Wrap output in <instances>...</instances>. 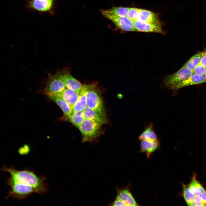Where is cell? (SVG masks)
Segmentation results:
<instances>
[{"mask_svg":"<svg viewBox=\"0 0 206 206\" xmlns=\"http://www.w3.org/2000/svg\"><path fill=\"white\" fill-rule=\"evenodd\" d=\"M3 171L9 173L14 181L34 188L37 193L44 194L47 191L44 178L37 176L33 172L27 170H18L13 167H3Z\"/></svg>","mask_w":206,"mask_h":206,"instance_id":"cell-1","label":"cell"},{"mask_svg":"<svg viewBox=\"0 0 206 206\" xmlns=\"http://www.w3.org/2000/svg\"><path fill=\"white\" fill-rule=\"evenodd\" d=\"M7 183L10 187L7 197L11 196L19 199H24L33 193H37L33 187L13 180L10 177L7 179Z\"/></svg>","mask_w":206,"mask_h":206,"instance_id":"cell-2","label":"cell"},{"mask_svg":"<svg viewBox=\"0 0 206 206\" xmlns=\"http://www.w3.org/2000/svg\"><path fill=\"white\" fill-rule=\"evenodd\" d=\"M102 125L94 121L85 119L78 127L84 142L91 141L98 137Z\"/></svg>","mask_w":206,"mask_h":206,"instance_id":"cell-3","label":"cell"},{"mask_svg":"<svg viewBox=\"0 0 206 206\" xmlns=\"http://www.w3.org/2000/svg\"><path fill=\"white\" fill-rule=\"evenodd\" d=\"M96 86L89 89L86 95V106L93 110L106 119L103 102L100 94L96 89Z\"/></svg>","mask_w":206,"mask_h":206,"instance_id":"cell-4","label":"cell"},{"mask_svg":"<svg viewBox=\"0 0 206 206\" xmlns=\"http://www.w3.org/2000/svg\"><path fill=\"white\" fill-rule=\"evenodd\" d=\"M66 88L61 72L55 75L49 74L44 89V93L48 96L55 95Z\"/></svg>","mask_w":206,"mask_h":206,"instance_id":"cell-5","label":"cell"},{"mask_svg":"<svg viewBox=\"0 0 206 206\" xmlns=\"http://www.w3.org/2000/svg\"><path fill=\"white\" fill-rule=\"evenodd\" d=\"M193 71L183 66L175 73L167 76L164 79L165 87L169 88L188 78L193 74Z\"/></svg>","mask_w":206,"mask_h":206,"instance_id":"cell-6","label":"cell"},{"mask_svg":"<svg viewBox=\"0 0 206 206\" xmlns=\"http://www.w3.org/2000/svg\"><path fill=\"white\" fill-rule=\"evenodd\" d=\"M103 15L122 30L125 31H137L133 22L127 16L119 17L107 14Z\"/></svg>","mask_w":206,"mask_h":206,"instance_id":"cell-7","label":"cell"},{"mask_svg":"<svg viewBox=\"0 0 206 206\" xmlns=\"http://www.w3.org/2000/svg\"><path fill=\"white\" fill-rule=\"evenodd\" d=\"M133 23L137 31L165 34V32L162 29L161 23H150L138 20L134 21Z\"/></svg>","mask_w":206,"mask_h":206,"instance_id":"cell-8","label":"cell"},{"mask_svg":"<svg viewBox=\"0 0 206 206\" xmlns=\"http://www.w3.org/2000/svg\"><path fill=\"white\" fill-rule=\"evenodd\" d=\"M205 82L203 75L193 74L188 78L171 86L169 88L172 90H176L187 86L200 84Z\"/></svg>","mask_w":206,"mask_h":206,"instance_id":"cell-9","label":"cell"},{"mask_svg":"<svg viewBox=\"0 0 206 206\" xmlns=\"http://www.w3.org/2000/svg\"><path fill=\"white\" fill-rule=\"evenodd\" d=\"M96 86L94 84L83 85L77 102L72 107V112L82 111L86 108L87 92L89 89Z\"/></svg>","mask_w":206,"mask_h":206,"instance_id":"cell-10","label":"cell"},{"mask_svg":"<svg viewBox=\"0 0 206 206\" xmlns=\"http://www.w3.org/2000/svg\"><path fill=\"white\" fill-rule=\"evenodd\" d=\"M66 88L77 91L80 93L83 85L73 77L68 71H61Z\"/></svg>","mask_w":206,"mask_h":206,"instance_id":"cell-11","label":"cell"},{"mask_svg":"<svg viewBox=\"0 0 206 206\" xmlns=\"http://www.w3.org/2000/svg\"><path fill=\"white\" fill-rule=\"evenodd\" d=\"M140 141V151L145 153L148 158L160 147V142L159 139L154 140H142Z\"/></svg>","mask_w":206,"mask_h":206,"instance_id":"cell-12","label":"cell"},{"mask_svg":"<svg viewBox=\"0 0 206 206\" xmlns=\"http://www.w3.org/2000/svg\"><path fill=\"white\" fill-rule=\"evenodd\" d=\"M137 20L150 23H161L157 14L143 9H139Z\"/></svg>","mask_w":206,"mask_h":206,"instance_id":"cell-13","label":"cell"},{"mask_svg":"<svg viewBox=\"0 0 206 206\" xmlns=\"http://www.w3.org/2000/svg\"><path fill=\"white\" fill-rule=\"evenodd\" d=\"M79 95L80 93L77 91L66 88L62 92L53 96L61 97L72 108V107L77 102Z\"/></svg>","mask_w":206,"mask_h":206,"instance_id":"cell-14","label":"cell"},{"mask_svg":"<svg viewBox=\"0 0 206 206\" xmlns=\"http://www.w3.org/2000/svg\"><path fill=\"white\" fill-rule=\"evenodd\" d=\"M116 198L122 201L127 206L138 205L131 193L127 188L118 190Z\"/></svg>","mask_w":206,"mask_h":206,"instance_id":"cell-15","label":"cell"},{"mask_svg":"<svg viewBox=\"0 0 206 206\" xmlns=\"http://www.w3.org/2000/svg\"><path fill=\"white\" fill-rule=\"evenodd\" d=\"M49 98L54 101L62 110L64 119H68L72 112V108L61 97L56 96H49Z\"/></svg>","mask_w":206,"mask_h":206,"instance_id":"cell-16","label":"cell"},{"mask_svg":"<svg viewBox=\"0 0 206 206\" xmlns=\"http://www.w3.org/2000/svg\"><path fill=\"white\" fill-rule=\"evenodd\" d=\"M85 119L96 122L102 125L105 124L106 120L93 110L87 106L82 111Z\"/></svg>","mask_w":206,"mask_h":206,"instance_id":"cell-17","label":"cell"},{"mask_svg":"<svg viewBox=\"0 0 206 206\" xmlns=\"http://www.w3.org/2000/svg\"><path fill=\"white\" fill-rule=\"evenodd\" d=\"M139 139L140 140H154L158 139L157 134L154 130L152 123L149 124L146 127L139 135Z\"/></svg>","mask_w":206,"mask_h":206,"instance_id":"cell-18","label":"cell"},{"mask_svg":"<svg viewBox=\"0 0 206 206\" xmlns=\"http://www.w3.org/2000/svg\"><path fill=\"white\" fill-rule=\"evenodd\" d=\"M54 0H32L31 5L34 9L40 11H47L50 9Z\"/></svg>","mask_w":206,"mask_h":206,"instance_id":"cell-19","label":"cell"},{"mask_svg":"<svg viewBox=\"0 0 206 206\" xmlns=\"http://www.w3.org/2000/svg\"><path fill=\"white\" fill-rule=\"evenodd\" d=\"M130 7H114L107 10L101 11L103 15L105 14L114 15L119 17L127 16Z\"/></svg>","mask_w":206,"mask_h":206,"instance_id":"cell-20","label":"cell"},{"mask_svg":"<svg viewBox=\"0 0 206 206\" xmlns=\"http://www.w3.org/2000/svg\"><path fill=\"white\" fill-rule=\"evenodd\" d=\"M188 185L195 195L199 196L206 191L201 184L196 179L195 174Z\"/></svg>","mask_w":206,"mask_h":206,"instance_id":"cell-21","label":"cell"},{"mask_svg":"<svg viewBox=\"0 0 206 206\" xmlns=\"http://www.w3.org/2000/svg\"><path fill=\"white\" fill-rule=\"evenodd\" d=\"M182 195L186 203L188 206H191L195 195L190 189L189 185H182Z\"/></svg>","mask_w":206,"mask_h":206,"instance_id":"cell-22","label":"cell"},{"mask_svg":"<svg viewBox=\"0 0 206 206\" xmlns=\"http://www.w3.org/2000/svg\"><path fill=\"white\" fill-rule=\"evenodd\" d=\"M75 126L78 128L85 119L82 111L72 112L68 118Z\"/></svg>","mask_w":206,"mask_h":206,"instance_id":"cell-23","label":"cell"},{"mask_svg":"<svg viewBox=\"0 0 206 206\" xmlns=\"http://www.w3.org/2000/svg\"><path fill=\"white\" fill-rule=\"evenodd\" d=\"M203 53V52H200L196 53L191 58L184 66L193 71L195 68L199 63Z\"/></svg>","mask_w":206,"mask_h":206,"instance_id":"cell-24","label":"cell"},{"mask_svg":"<svg viewBox=\"0 0 206 206\" xmlns=\"http://www.w3.org/2000/svg\"><path fill=\"white\" fill-rule=\"evenodd\" d=\"M139 9L135 7H130L127 17L132 22L138 19Z\"/></svg>","mask_w":206,"mask_h":206,"instance_id":"cell-25","label":"cell"},{"mask_svg":"<svg viewBox=\"0 0 206 206\" xmlns=\"http://www.w3.org/2000/svg\"><path fill=\"white\" fill-rule=\"evenodd\" d=\"M193 73L201 75H204L206 72V67L199 63L194 69Z\"/></svg>","mask_w":206,"mask_h":206,"instance_id":"cell-26","label":"cell"},{"mask_svg":"<svg viewBox=\"0 0 206 206\" xmlns=\"http://www.w3.org/2000/svg\"><path fill=\"white\" fill-rule=\"evenodd\" d=\"M191 206H205L199 196L195 195Z\"/></svg>","mask_w":206,"mask_h":206,"instance_id":"cell-27","label":"cell"},{"mask_svg":"<svg viewBox=\"0 0 206 206\" xmlns=\"http://www.w3.org/2000/svg\"><path fill=\"white\" fill-rule=\"evenodd\" d=\"M111 205L112 206H127L123 202L116 198L112 203Z\"/></svg>","mask_w":206,"mask_h":206,"instance_id":"cell-28","label":"cell"},{"mask_svg":"<svg viewBox=\"0 0 206 206\" xmlns=\"http://www.w3.org/2000/svg\"><path fill=\"white\" fill-rule=\"evenodd\" d=\"M199 63L206 67V52H203Z\"/></svg>","mask_w":206,"mask_h":206,"instance_id":"cell-29","label":"cell"},{"mask_svg":"<svg viewBox=\"0 0 206 206\" xmlns=\"http://www.w3.org/2000/svg\"><path fill=\"white\" fill-rule=\"evenodd\" d=\"M202 202L206 205V191L199 196Z\"/></svg>","mask_w":206,"mask_h":206,"instance_id":"cell-30","label":"cell"},{"mask_svg":"<svg viewBox=\"0 0 206 206\" xmlns=\"http://www.w3.org/2000/svg\"><path fill=\"white\" fill-rule=\"evenodd\" d=\"M206 81V72L203 75Z\"/></svg>","mask_w":206,"mask_h":206,"instance_id":"cell-31","label":"cell"}]
</instances>
